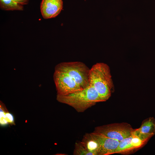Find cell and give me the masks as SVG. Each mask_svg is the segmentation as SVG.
<instances>
[{
    "instance_id": "1",
    "label": "cell",
    "mask_w": 155,
    "mask_h": 155,
    "mask_svg": "<svg viewBox=\"0 0 155 155\" xmlns=\"http://www.w3.org/2000/svg\"><path fill=\"white\" fill-rule=\"evenodd\" d=\"M56 99L61 103L71 106L79 113L84 112L97 102H104L95 89L90 85L66 95L57 94Z\"/></svg>"
},
{
    "instance_id": "2",
    "label": "cell",
    "mask_w": 155,
    "mask_h": 155,
    "mask_svg": "<svg viewBox=\"0 0 155 155\" xmlns=\"http://www.w3.org/2000/svg\"><path fill=\"white\" fill-rule=\"evenodd\" d=\"M90 85L93 87L104 101L111 97L114 85L109 66L103 63H98L90 69Z\"/></svg>"
},
{
    "instance_id": "3",
    "label": "cell",
    "mask_w": 155,
    "mask_h": 155,
    "mask_svg": "<svg viewBox=\"0 0 155 155\" xmlns=\"http://www.w3.org/2000/svg\"><path fill=\"white\" fill-rule=\"evenodd\" d=\"M55 69L66 74L73 78L82 89L89 86L90 69L80 61H70L60 63Z\"/></svg>"
},
{
    "instance_id": "4",
    "label": "cell",
    "mask_w": 155,
    "mask_h": 155,
    "mask_svg": "<svg viewBox=\"0 0 155 155\" xmlns=\"http://www.w3.org/2000/svg\"><path fill=\"white\" fill-rule=\"evenodd\" d=\"M134 129L127 123H116L97 126L93 132L120 141L131 135Z\"/></svg>"
},
{
    "instance_id": "5",
    "label": "cell",
    "mask_w": 155,
    "mask_h": 155,
    "mask_svg": "<svg viewBox=\"0 0 155 155\" xmlns=\"http://www.w3.org/2000/svg\"><path fill=\"white\" fill-rule=\"evenodd\" d=\"M53 79L58 95H66L82 89L73 78L59 70L55 69Z\"/></svg>"
},
{
    "instance_id": "6",
    "label": "cell",
    "mask_w": 155,
    "mask_h": 155,
    "mask_svg": "<svg viewBox=\"0 0 155 155\" xmlns=\"http://www.w3.org/2000/svg\"><path fill=\"white\" fill-rule=\"evenodd\" d=\"M89 134L96 143L97 155H108L115 154L119 141L99 133L93 132Z\"/></svg>"
},
{
    "instance_id": "7",
    "label": "cell",
    "mask_w": 155,
    "mask_h": 155,
    "mask_svg": "<svg viewBox=\"0 0 155 155\" xmlns=\"http://www.w3.org/2000/svg\"><path fill=\"white\" fill-rule=\"evenodd\" d=\"M150 137L144 134L132 133L130 136L119 141L115 153H125L138 149L144 145Z\"/></svg>"
},
{
    "instance_id": "8",
    "label": "cell",
    "mask_w": 155,
    "mask_h": 155,
    "mask_svg": "<svg viewBox=\"0 0 155 155\" xmlns=\"http://www.w3.org/2000/svg\"><path fill=\"white\" fill-rule=\"evenodd\" d=\"M63 7L62 0H42L40 5L42 15L45 19L55 17Z\"/></svg>"
},
{
    "instance_id": "9",
    "label": "cell",
    "mask_w": 155,
    "mask_h": 155,
    "mask_svg": "<svg viewBox=\"0 0 155 155\" xmlns=\"http://www.w3.org/2000/svg\"><path fill=\"white\" fill-rule=\"evenodd\" d=\"M29 0H0V7L5 10H23V5L27 4Z\"/></svg>"
},
{
    "instance_id": "10",
    "label": "cell",
    "mask_w": 155,
    "mask_h": 155,
    "mask_svg": "<svg viewBox=\"0 0 155 155\" xmlns=\"http://www.w3.org/2000/svg\"><path fill=\"white\" fill-rule=\"evenodd\" d=\"M136 132L145 134H155V119L153 117H150L142 122L140 127L135 130Z\"/></svg>"
},
{
    "instance_id": "11",
    "label": "cell",
    "mask_w": 155,
    "mask_h": 155,
    "mask_svg": "<svg viewBox=\"0 0 155 155\" xmlns=\"http://www.w3.org/2000/svg\"><path fill=\"white\" fill-rule=\"evenodd\" d=\"M74 155H95L86 148L82 144L81 142H76L73 152Z\"/></svg>"
},
{
    "instance_id": "12",
    "label": "cell",
    "mask_w": 155,
    "mask_h": 155,
    "mask_svg": "<svg viewBox=\"0 0 155 155\" xmlns=\"http://www.w3.org/2000/svg\"><path fill=\"white\" fill-rule=\"evenodd\" d=\"M6 109L4 104L0 101V123L2 126H5L8 124L5 117V113Z\"/></svg>"
},
{
    "instance_id": "13",
    "label": "cell",
    "mask_w": 155,
    "mask_h": 155,
    "mask_svg": "<svg viewBox=\"0 0 155 155\" xmlns=\"http://www.w3.org/2000/svg\"><path fill=\"white\" fill-rule=\"evenodd\" d=\"M5 119L8 124H14V119L13 115L7 110L5 113Z\"/></svg>"
}]
</instances>
